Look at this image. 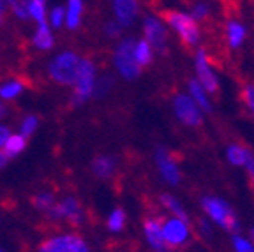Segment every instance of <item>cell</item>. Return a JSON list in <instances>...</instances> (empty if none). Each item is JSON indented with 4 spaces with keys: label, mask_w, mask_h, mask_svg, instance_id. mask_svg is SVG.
Listing matches in <instances>:
<instances>
[{
    "label": "cell",
    "mask_w": 254,
    "mask_h": 252,
    "mask_svg": "<svg viewBox=\"0 0 254 252\" xmlns=\"http://www.w3.org/2000/svg\"><path fill=\"white\" fill-rule=\"evenodd\" d=\"M21 90H23V85H21L20 81H11V83H7V85H4V87L0 88V97L12 99L14 95L20 94Z\"/></svg>",
    "instance_id": "cell-27"
},
{
    "label": "cell",
    "mask_w": 254,
    "mask_h": 252,
    "mask_svg": "<svg viewBox=\"0 0 254 252\" xmlns=\"http://www.w3.org/2000/svg\"><path fill=\"white\" fill-rule=\"evenodd\" d=\"M81 9H83L81 0H69V9H67V27L69 28H76L79 25Z\"/></svg>",
    "instance_id": "cell-22"
},
{
    "label": "cell",
    "mask_w": 254,
    "mask_h": 252,
    "mask_svg": "<svg viewBox=\"0 0 254 252\" xmlns=\"http://www.w3.org/2000/svg\"><path fill=\"white\" fill-rule=\"evenodd\" d=\"M7 161H9V157L5 155L4 150H2V152H0V168H4V166L7 164Z\"/></svg>",
    "instance_id": "cell-37"
},
{
    "label": "cell",
    "mask_w": 254,
    "mask_h": 252,
    "mask_svg": "<svg viewBox=\"0 0 254 252\" xmlns=\"http://www.w3.org/2000/svg\"><path fill=\"white\" fill-rule=\"evenodd\" d=\"M2 11H4V2L0 0V18H2Z\"/></svg>",
    "instance_id": "cell-40"
},
{
    "label": "cell",
    "mask_w": 254,
    "mask_h": 252,
    "mask_svg": "<svg viewBox=\"0 0 254 252\" xmlns=\"http://www.w3.org/2000/svg\"><path fill=\"white\" fill-rule=\"evenodd\" d=\"M208 12H210V9H208V5L206 4H198L194 9H192V18H196V20H205L206 16H208Z\"/></svg>",
    "instance_id": "cell-33"
},
{
    "label": "cell",
    "mask_w": 254,
    "mask_h": 252,
    "mask_svg": "<svg viewBox=\"0 0 254 252\" xmlns=\"http://www.w3.org/2000/svg\"><path fill=\"white\" fill-rule=\"evenodd\" d=\"M113 7H115L117 20L126 27V25H131L138 14V0H115Z\"/></svg>",
    "instance_id": "cell-14"
},
{
    "label": "cell",
    "mask_w": 254,
    "mask_h": 252,
    "mask_svg": "<svg viewBox=\"0 0 254 252\" xmlns=\"http://www.w3.org/2000/svg\"><path fill=\"white\" fill-rule=\"evenodd\" d=\"M106 32H108V36H119L120 34V25H117V23H108V27H106Z\"/></svg>",
    "instance_id": "cell-35"
},
{
    "label": "cell",
    "mask_w": 254,
    "mask_h": 252,
    "mask_svg": "<svg viewBox=\"0 0 254 252\" xmlns=\"http://www.w3.org/2000/svg\"><path fill=\"white\" fill-rule=\"evenodd\" d=\"M247 170H249V175H251V180H253V186H254V162H251L249 166H246Z\"/></svg>",
    "instance_id": "cell-38"
},
{
    "label": "cell",
    "mask_w": 254,
    "mask_h": 252,
    "mask_svg": "<svg viewBox=\"0 0 254 252\" xmlns=\"http://www.w3.org/2000/svg\"><path fill=\"white\" fill-rule=\"evenodd\" d=\"M155 161H157L159 171H161L164 180L168 184H171V186H177L180 182V170L170 152L164 148H159L157 154H155Z\"/></svg>",
    "instance_id": "cell-12"
},
{
    "label": "cell",
    "mask_w": 254,
    "mask_h": 252,
    "mask_svg": "<svg viewBox=\"0 0 254 252\" xmlns=\"http://www.w3.org/2000/svg\"><path fill=\"white\" fill-rule=\"evenodd\" d=\"M30 201H32V205L36 206L37 210L46 212V210L53 205V196L50 192H41V194H37V196L32 197Z\"/></svg>",
    "instance_id": "cell-25"
},
{
    "label": "cell",
    "mask_w": 254,
    "mask_h": 252,
    "mask_svg": "<svg viewBox=\"0 0 254 252\" xmlns=\"http://www.w3.org/2000/svg\"><path fill=\"white\" fill-rule=\"evenodd\" d=\"M189 90H190V95H192V101L198 104V108H201L203 111H210L212 106L208 103V99H206V92L203 90V87L199 85L196 79H192L189 85Z\"/></svg>",
    "instance_id": "cell-18"
},
{
    "label": "cell",
    "mask_w": 254,
    "mask_h": 252,
    "mask_svg": "<svg viewBox=\"0 0 254 252\" xmlns=\"http://www.w3.org/2000/svg\"><path fill=\"white\" fill-rule=\"evenodd\" d=\"M95 85V67L90 60H81L79 62L78 78H76V88L72 94V104L78 106L83 101H87L94 92Z\"/></svg>",
    "instance_id": "cell-4"
},
{
    "label": "cell",
    "mask_w": 254,
    "mask_h": 252,
    "mask_svg": "<svg viewBox=\"0 0 254 252\" xmlns=\"http://www.w3.org/2000/svg\"><path fill=\"white\" fill-rule=\"evenodd\" d=\"M4 115H5V106H4L2 103H0V119H2Z\"/></svg>",
    "instance_id": "cell-39"
},
{
    "label": "cell",
    "mask_w": 254,
    "mask_h": 252,
    "mask_svg": "<svg viewBox=\"0 0 254 252\" xmlns=\"http://www.w3.org/2000/svg\"><path fill=\"white\" fill-rule=\"evenodd\" d=\"M251 238L254 240V228H253V231H251Z\"/></svg>",
    "instance_id": "cell-41"
},
{
    "label": "cell",
    "mask_w": 254,
    "mask_h": 252,
    "mask_svg": "<svg viewBox=\"0 0 254 252\" xmlns=\"http://www.w3.org/2000/svg\"><path fill=\"white\" fill-rule=\"evenodd\" d=\"M134 59L139 67H145L152 62V48L147 41H139L134 44Z\"/></svg>",
    "instance_id": "cell-21"
},
{
    "label": "cell",
    "mask_w": 254,
    "mask_h": 252,
    "mask_svg": "<svg viewBox=\"0 0 254 252\" xmlns=\"http://www.w3.org/2000/svg\"><path fill=\"white\" fill-rule=\"evenodd\" d=\"M143 229H145V237H147L148 244L155 252H171V247L164 240L163 229H161L157 219H147L143 222Z\"/></svg>",
    "instance_id": "cell-13"
},
{
    "label": "cell",
    "mask_w": 254,
    "mask_h": 252,
    "mask_svg": "<svg viewBox=\"0 0 254 252\" xmlns=\"http://www.w3.org/2000/svg\"><path fill=\"white\" fill-rule=\"evenodd\" d=\"M242 97H244V103L247 104V108H249L254 115V85H247V87L244 88Z\"/></svg>",
    "instance_id": "cell-32"
},
{
    "label": "cell",
    "mask_w": 254,
    "mask_h": 252,
    "mask_svg": "<svg viewBox=\"0 0 254 252\" xmlns=\"http://www.w3.org/2000/svg\"><path fill=\"white\" fill-rule=\"evenodd\" d=\"M9 4H11L12 11L18 18L21 20H27L28 18V5H30V0H7Z\"/></svg>",
    "instance_id": "cell-26"
},
{
    "label": "cell",
    "mask_w": 254,
    "mask_h": 252,
    "mask_svg": "<svg viewBox=\"0 0 254 252\" xmlns=\"http://www.w3.org/2000/svg\"><path fill=\"white\" fill-rule=\"evenodd\" d=\"M46 217L53 222L60 221V219H65L71 226H79L81 221H83V210H81L76 197H67L62 203H57V205L50 206L46 210Z\"/></svg>",
    "instance_id": "cell-6"
},
{
    "label": "cell",
    "mask_w": 254,
    "mask_h": 252,
    "mask_svg": "<svg viewBox=\"0 0 254 252\" xmlns=\"http://www.w3.org/2000/svg\"><path fill=\"white\" fill-rule=\"evenodd\" d=\"M126 226V212L122 208H117L111 212L110 219H108V228L111 231H120Z\"/></svg>",
    "instance_id": "cell-24"
},
{
    "label": "cell",
    "mask_w": 254,
    "mask_h": 252,
    "mask_svg": "<svg viewBox=\"0 0 254 252\" xmlns=\"http://www.w3.org/2000/svg\"><path fill=\"white\" fill-rule=\"evenodd\" d=\"M39 252H88V247L78 235H64L46 240L39 247Z\"/></svg>",
    "instance_id": "cell-7"
},
{
    "label": "cell",
    "mask_w": 254,
    "mask_h": 252,
    "mask_svg": "<svg viewBox=\"0 0 254 252\" xmlns=\"http://www.w3.org/2000/svg\"><path fill=\"white\" fill-rule=\"evenodd\" d=\"M79 62L81 60L74 53H62L50 65V76L60 85H72L78 78Z\"/></svg>",
    "instance_id": "cell-2"
},
{
    "label": "cell",
    "mask_w": 254,
    "mask_h": 252,
    "mask_svg": "<svg viewBox=\"0 0 254 252\" xmlns=\"http://www.w3.org/2000/svg\"><path fill=\"white\" fill-rule=\"evenodd\" d=\"M115 65L126 79H134L139 74V65L134 59V41L126 39L115 52Z\"/></svg>",
    "instance_id": "cell-5"
},
{
    "label": "cell",
    "mask_w": 254,
    "mask_h": 252,
    "mask_svg": "<svg viewBox=\"0 0 254 252\" xmlns=\"http://www.w3.org/2000/svg\"><path fill=\"white\" fill-rule=\"evenodd\" d=\"M37 124H39V120H37V117H27V119L23 120V124H21V136H25V138H28V136H32L34 134V130H36Z\"/></svg>",
    "instance_id": "cell-29"
},
{
    "label": "cell",
    "mask_w": 254,
    "mask_h": 252,
    "mask_svg": "<svg viewBox=\"0 0 254 252\" xmlns=\"http://www.w3.org/2000/svg\"><path fill=\"white\" fill-rule=\"evenodd\" d=\"M233 247L237 252H254V245L249 240L242 237H235L233 238Z\"/></svg>",
    "instance_id": "cell-31"
},
{
    "label": "cell",
    "mask_w": 254,
    "mask_h": 252,
    "mask_svg": "<svg viewBox=\"0 0 254 252\" xmlns=\"http://www.w3.org/2000/svg\"><path fill=\"white\" fill-rule=\"evenodd\" d=\"M111 83H113V79H111L110 76H104V78H101L99 81H97V85H94V92H92V94L101 97V95H104L108 90H110Z\"/></svg>",
    "instance_id": "cell-30"
},
{
    "label": "cell",
    "mask_w": 254,
    "mask_h": 252,
    "mask_svg": "<svg viewBox=\"0 0 254 252\" xmlns=\"http://www.w3.org/2000/svg\"><path fill=\"white\" fill-rule=\"evenodd\" d=\"M203 210L210 215L212 221L217 222L221 228H224L226 231H238V219L235 217L233 210L219 197H203L201 201Z\"/></svg>",
    "instance_id": "cell-1"
},
{
    "label": "cell",
    "mask_w": 254,
    "mask_h": 252,
    "mask_svg": "<svg viewBox=\"0 0 254 252\" xmlns=\"http://www.w3.org/2000/svg\"><path fill=\"white\" fill-rule=\"evenodd\" d=\"M92 170H94V173L99 178H108L113 171H115V161H113L111 157L101 155V157L94 159V162H92Z\"/></svg>",
    "instance_id": "cell-16"
},
{
    "label": "cell",
    "mask_w": 254,
    "mask_h": 252,
    "mask_svg": "<svg viewBox=\"0 0 254 252\" xmlns=\"http://www.w3.org/2000/svg\"><path fill=\"white\" fill-rule=\"evenodd\" d=\"M226 36H228V43L231 48H238L246 39V28L242 27L237 21H230L226 27Z\"/></svg>",
    "instance_id": "cell-17"
},
{
    "label": "cell",
    "mask_w": 254,
    "mask_h": 252,
    "mask_svg": "<svg viewBox=\"0 0 254 252\" xmlns=\"http://www.w3.org/2000/svg\"><path fill=\"white\" fill-rule=\"evenodd\" d=\"M173 106L180 122H184L186 126L198 127L201 124V111H199L198 104L192 101V97H189V95H177L173 101Z\"/></svg>",
    "instance_id": "cell-8"
},
{
    "label": "cell",
    "mask_w": 254,
    "mask_h": 252,
    "mask_svg": "<svg viewBox=\"0 0 254 252\" xmlns=\"http://www.w3.org/2000/svg\"><path fill=\"white\" fill-rule=\"evenodd\" d=\"M34 44L41 50H50L53 46V37L50 28L46 27V23H39V28H37L36 36H34Z\"/></svg>",
    "instance_id": "cell-20"
},
{
    "label": "cell",
    "mask_w": 254,
    "mask_h": 252,
    "mask_svg": "<svg viewBox=\"0 0 254 252\" xmlns=\"http://www.w3.org/2000/svg\"><path fill=\"white\" fill-rule=\"evenodd\" d=\"M163 229V237L166 240V244L173 247H180L187 242V237H189V228H187V222L182 221V219H170V221L164 222V226H161Z\"/></svg>",
    "instance_id": "cell-9"
},
{
    "label": "cell",
    "mask_w": 254,
    "mask_h": 252,
    "mask_svg": "<svg viewBox=\"0 0 254 252\" xmlns=\"http://www.w3.org/2000/svg\"><path fill=\"white\" fill-rule=\"evenodd\" d=\"M143 28H145V39L150 44V48H154V50H157L161 53L166 52V30H164L163 25L159 23V20L148 16V18H145Z\"/></svg>",
    "instance_id": "cell-11"
},
{
    "label": "cell",
    "mask_w": 254,
    "mask_h": 252,
    "mask_svg": "<svg viewBox=\"0 0 254 252\" xmlns=\"http://www.w3.org/2000/svg\"><path fill=\"white\" fill-rule=\"evenodd\" d=\"M5 145V148H4V152H5V155H7L9 159L11 157H16L18 154H21L25 150V146H27V138L25 136H9L7 138V141L4 143Z\"/></svg>",
    "instance_id": "cell-19"
},
{
    "label": "cell",
    "mask_w": 254,
    "mask_h": 252,
    "mask_svg": "<svg viewBox=\"0 0 254 252\" xmlns=\"http://www.w3.org/2000/svg\"><path fill=\"white\" fill-rule=\"evenodd\" d=\"M163 18L168 21V25L171 28H175V32L179 34L180 39L186 44H196L199 41L198 25L189 14H184V12L179 11H166L163 14Z\"/></svg>",
    "instance_id": "cell-3"
},
{
    "label": "cell",
    "mask_w": 254,
    "mask_h": 252,
    "mask_svg": "<svg viewBox=\"0 0 254 252\" xmlns=\"http://www.w3.org/2000/svg\"><path fill=\"white\" fill-rule=\"evenodd\" d=\"M62 21H64V9L62 7H55V9H53V12H52V23H53V27L59 28L60 25H62Z\"/></svg>",
    "instance_id": "cell-34"
},
{
    "label": "cell",
    "mask_w": 254,
    "mask_h": 252,
    "mask_svg": "<svg viewBox=\"0 0 254 252\" xmlns=\"http://www.w3.org/2000/svg\"><path fill=\"white\" fill-rule=\"evenodd\" d=\"M9 138V127L0 126V146H4V143L7 141Z\"/></svg>",
    "instance_id": "cell-36"
},
{
    "label": "cell",
    "mask_w": 254,
    "mask_h": 252,
    "mask_svg": "<svg viewBox=\"0 0 254 252\" xmlns=\"http://www.w3.org/2000/svg\"><path fill=\"white\" fill-rule=\"evenodd\" d=\"M228 161L235 166H249L251 162H254V157L249 150L244 148L240 145H231L228 148Z\"/></svg>",
    "instance_id": "cell-15"
},
{
    "label": "cell",
    "mask_w": 254,
    "mask_h": 252,
    "mask_svg": "<svg viewBox=\"0 0 254 252\" xmlns=\"http://www.w3.org/2000/svg\"><path fill=\"white\" fill-rule=\"evenodd\" d=\"M28 14H32L39 23H44V0H30Z\"/></svg>",
    "instance_id": "cell-28"
},
{
    "label": "cell",
    "mask_w": 254,
    "mask_h": 252,
    "mask_svg": "<svg viewBox=\"0 0 254 252\" xmlns=\"http://www.w3.org/2000/svg\"><path fill=\"white\" fill-rule=\"evenodd\" d=\"M196 71H198V83L203 87L205 92H210L215 94L217 92V78H215L214 71L210 69V63H208V57L203 50L198 52L196 57Z\"/></svg>",
    "instance_id": "cell-10"
},
{
    "label": "cell",
    "mask_w": 254,
    "mask_h": 252,
    "mask_svg": "<svg viewBox=\"0 0 254 252\" xmlns=\"http://www.w3.org/2000/svg\"><path fill=\"white\" fill-rule=\"evenodd\" d=\"M161 201H163V205L166 206V208L170 210V212L175 213V217H177V219H182V221L187 222V213H186V210L182 208V205H180L179 201L175 199L173 196H170V194H163V196H161Z\"/></svg>",
    "instance_id": "cell-23"
}]
</instances>
